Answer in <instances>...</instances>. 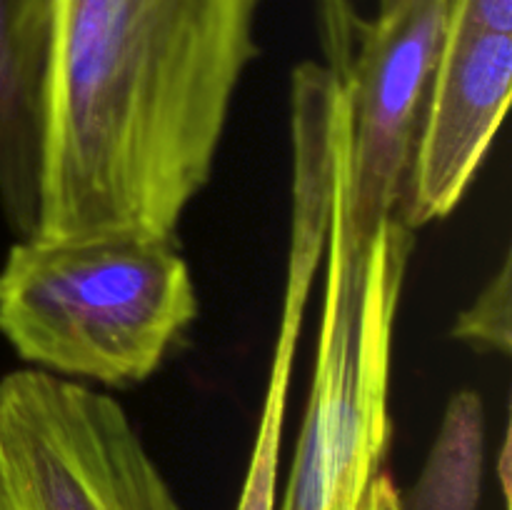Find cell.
Masks as SVG:
<instances>
[{
    "label": "cell",
    "instance_id": "cell-1",
    "mask_svg": "<svg viewBox=\"0 0 512 510\" xmlns=\"http://www.w3.org/2000/svg\"><path fill=\"white\" fill-rule=\"evenodd\" d=\"M260 0H55L43 238H175L208 185Z\"/></svg>",
    "mask_w": 512,
    "mask_h": 510
},
{
    "label": "cell",
    "instance_id": "cell-2",
    "mask_svg": "<svg viewBox=\"0 0 512 510\" xmlns=\"http://www.w3.org/2000/svg\"><path fill=\"white\" fill-rule=\"evenodd\" d=\"M195 318L175 238L28 235L0 268V335L30 368L78 383H143Z\"/></svg>",
    "mask_w": 512,
    "mask_h": 510
},
{
    "label": "cell",
    "instance_id": "cell-3",
    "mask_svg": "<svg viewBox=\"0 0 512 510\" xmlns=\"http://www.w3.org/2000/svg\"><path fill=\"white\" fill-rule=\"evenodd\" d=\"M415 230L388 220L363 250L333 180L313 385L280 510H363L390 443L393 330Z\"/></svg>",
    "mask_w": 512,
    "mask_h": 510
},
{
    "label": "cell",
    "instance_id": "cell-4",
    "mask_svg": "<svg viewBox=\"0 0 512 510\" xmlns=\"http://www.w3.org/2000/svg\"><path fill=\"white\" fill-rule=\"evenodd\" d=\"M0 510H183L123 405L38 368L0 378Z\"/></svg>",
    "mask_w": 512,
    "mask_h": 510
},
{
    "label": "cell",
    "instance_id": "cell-5",
    "mask_svg": "<svg viewBox=\"0 0 512 510\" xmlns=\"http://www.w3.org/2000/svg\"><path fill=\"white\" fill-rule=\"evenodd\" d=\"M445 28L448 0H400L360 25L335 125V175L355 250L398 218Z\"/></svg>",
    "mask_w": 512,
    "mask_h": 510
},
{
    "label": "cell",
    "instance_id": "cell-6",
    "mask_svg": "<svg viewBox=\"0 0 512 510\" xmlns=\"http://www.w3.org/2000/svg\"><path fill=\"white\" fill-rule=\"evenodd\" d=\"M512 88V33L445 28L398 220L410 230L463 200L503 123Z\"/></svg>",
    "mask_w": 512,
    "mask_h": 510
},
{
    "label": "cell",
    "instance_id": "cell-7",
    "mask_svg": "<svg viewBox=\"0 0 512 510\" xmlns=\"http://www.w3.org/2000/svg\"><path fill=\"white\" fill-rule=\"evenodd\" d=\"M53 13L55 0H0V208L18 238L38 228Z\"/></svg>",
    "mask_w": 512,
    "mask_h": 510
},
{
    "label": "cell",
    "instance_id": "cell-8",
    "mask_svg": "<svg viewBox=\"0 0 512 510\" xmlns=\"http://www.w3.org/2000/svg\"><path fill=\"white\" fill-rule=\"evenodd\" d=\"M485 460V410L475 390L450 398L418 483L403 510H478Z\"/></svg>",
    "mask_w": 512,
    "mask_h": 510
},
{
    "label": "cell",
    "instance_id": "cell-9",
    "mask_svg": "<svg viewBox=\"0 0 512 510\" xmlns=\"http://www.w3.org/2000/svg\"><path fill=\"white\" fill-rule=\"evenodd\" d=\"M510 258L503 260L498 273L485 283V288L475 295L473 303L458 315L453 325V338L478 350L510 355Z\"/></svg>",
    "mask_w": 512,
    "mask_h": 510
},
{
    "label": "cell",
    "instance_id": "cell-10",
    "mask_svg": "<svg viewBox=\"0 0 512 510\" xmlns=\"http://www.w3.org/2000/svg\"><path fill=\"white\" fill-rule=\"evenodd\" d=\"M313 3L325 50L323 65L335 78L343 80L348 73L350 58H353L358 30L365 18L358 13L353 0H313Z\"/></svg>",
    "mask_w": 512,
    "mask_h": 510
},
{
    "label": "cell",
    "instance_id": "cell-11",
    "mask_svg": "<svg viewBox=\"0 0 512 510\" xmlns=\"http://www.w3.org/2000/svg\"><path fill=\"white\" fill-rule=\"evenodd\" d=\"M280 445L255 440L240 490L238 510H275V485H278Z\"/></svg>",
    "mask_w": 512,
    "mask_h": 510
},
{
    "label": "cell",
    "instance_id": "cell-12",
    "mask_svg": "<svg viewBox=\"0 0 512 510\" xmlns=\"http://www.w3.org/2000/svg\"><path fill=\"white\" fill-rule=\"evenodd\" d=\"M448 23L512 33V0H448Z\"/></svg>",
    "mask_w": 512,
    "mask_h": 510
},
{
    "label": "cell",
    "instance_id": "cell-13",
    "mask_svg": "<svg viewBox=\"0 0 512 510\" xmlns=\"http://www.w3.org/2000/svg\"><path fill=\"white\" fill-rule=\"evenodd\" d=\"M363 510H403V505H400V490L395 488V483L388 475L380 473L373 480Z\"/></svg>",
    "mask_w": 512,
    "mask_h": 510
},
{
    "label": "cell",
    "instance_id": "cell-14",
    "mask_svg": "<svg viewBox=\"0 0 512 510\" xmlns=\"http://www.w3.org/2000/svg\"><path fill=\"white\" fill-rule=\"evenodd\" d=\"M395 3H400V0H378V10H385V8H393Z\"/></svg>",
    "mask_w": 512,
    "mask_h": 510
}]
</instances>
